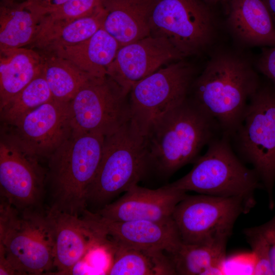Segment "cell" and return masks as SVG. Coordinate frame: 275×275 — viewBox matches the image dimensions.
<instances>
[{"label":"cell","instance_id":"1","mask_svg":"<svg viewBox=\"0 0 275 275\" xmlns=\"http://www.w3.org/2000/svg\"><path fill=\"white\" fill-rule=\"evenodd\" d=\"M261 83L247 60L223 51L214 54L195 78L189 97L216 120L222 135L230 139Z\"/></svg>","mask_w":275,"mask_h":275},{"label":"cell","instance_id":"2","mask_svg":"<svg viewBox=\"0 0 275 275\" xmlns=\"http://www.w3.org/2000/svg\"><path fill=\"white\" fill-rule=\"evenodd\" d=\"M222 134L216 120L188 96L156 120L144 136L150 168L170 176L194 162L203 148Z\"/></svg>","mask_w":275,"mask_h":275},{"label":"cell","instance_id":"3","mask_svg":"<svg viewBox=\"0 0 275 275\" xmlns=\"http://www.w3.org/2000/svg\"><path fill=\"white\" fill-rule=\"evenodd\" d=\"M105 135L74 133L48 158L49 209L79 216L86 209V190L101 159Z\"/></svg>","mask_w":275,"mask_h":275},{"label":"cell","instance_id":"4","mask_svg":"<svg viewBox=\"0 0 275 275\" xmlns=\"http://www.w3.org/2000/svg\"><path fill=\"white\" fill-rule=\"evenodd\" d=\"M0 255L17 274H43L53 268L54 240L46 212L19 210L2 200Z\"/></svg>","mask_w":275,"mask_h":275},{"label":"cell","instance_id":"5","mask_svg":"<svg viewBox=\"0 0 275 275\" xmlns=\"http://www.w3.org/2000/svg\"><path fill=\"white\" fill-rule=\"evenodd\" d=\"M149 161L145 138L131 119L105 136L102 155L96 175L88 187L86 204H107L145 175Z\"/></svg>","mask_w":275,"mask_h":275},{"label":"cell","instance_id":"6","mask_svg":"<svg viewBox=\"0 0 275 275\" xmlns=\"http://www.w3.org/2000/svg\"><path fill=\"white\" fill-rule=\"evenodd\" d=\"M185 176L168 184L185 191L221 197H241L255 201L254 193L262 184L256 173L246 167L234 151L230 139L222 134L193 162Z\"/></svg>","mask_w":275,"mask_h":275},{"label":"cell","instance_id":"7","mask_svg":"<svg viewBox=\"0 0 275 275\" xmlns=\"http://www.w3.org/2000/svg\"><path fill=\"white\" fill-rule=\"evenodd\" d=\"M242 161L253 166L273 208L275 183V87L268 80L251 97L242 122L230 139Z\"/></svg>","mask_w":275,"mask_h":275},{"label":"cell","instance_id":"8","mask_svg":"<svg viewBox=\"0 0 275 275\" xmlns=\"http://www.w3.org/2000/svg\"><path fill=\"white\" fill-rule=\"evenodd\" d=\"M147 19L150 35L166 40L182 59L203 51L215 33L201 0H151Z\"/></svg>","mask_w":275,"mask_h":275},{"label":"cell","instance_id":"9","mask_svg":"<svg viewBox=\"0 0 275 275\" xmlns=\"http://www.w3.org/2000/svg\"><path fill=\"white\" fill-rule=\"evenodd\" d=\"M195 78L194 67L180 60L132 86L129 93L131 121L142 135L159 118L188 97Z\"/></svg>","mask_w":275,"mask_h":275},{"label":"cell","instance_id":"10","mask_svg":"<svg viewBox=\"0 0 275 275\" xmlns=\"http://www.w3.org/2000/svg\"><path fill=\"white\" fill-rule=\"evenodd\" d=\"M255 203L241 197L186 195L176 206L172 217L183 243L228 239L237 218Z\"/></svg>","mask_w":275,"mask_h":275},{"label":"cell","instance_id":"11","mask_svg":"<svg viewBox=\"0 0 275 275\" xmlns=\"http://www.w3.org/2000/svg\"><path fill=\"white\" fill-rule=\"evenodd\" d=\"M129 93L108 75L91 79L70 101L72 132L117 131L131 119Z\"/></svg>","mask_w":275,"mask_h":275},{"label":"cell","instance_id":"12","mask_svg":"<svg viewBox=\"0 0 275 275\" xmlns=\"http://www.w3.org/2000/svg\"><path fill=\"white\" fill-rule=\"evenodd\" d=\"M81 217L97 244L111 248H124L174 252L182 243L172 217L163 221H112L87 209Z\"/></svg>","mask_w":275,"mask_h":275},{"label":"cell","instance_id":"13","mask_svg":"<svg viewBox=\"0 0 275 275\" xmlns=\"http://www.w3.org/2000/svg\"><path fill=\"white\" fill-rule=\"evenodd\" d=\"M44 174L38 158L10 134L1 136L0 185L3 200L19 210L41 209Z\"/></svg>","mask_w":275,"mask_h":275},{"label":"cell","instance_id":"14","mask_svg":"<svg viewBox=\"0 0 275 275\" xmlns=\"http://www.w3.org/2000/svg\"><path fill=\"white\" fill-rule=\"evenodd\" d=\"M11 135L26 151L48 158L72 133L70 101L52 99L11 126Z\"/></svg>","mask_w":275,"mask_h":275},{"label":"cell","instance_id":"15","mask_svg":"<svg viewBox=\"0 0 275 275\" xmlns=\"http://www.w3.org/2000/svg\"><path fill=\"white\" fill-rule=\"evenodd\" d=\"M183 59L166 40L149 35L121 46L107 68L109 76L126 91L166 63Z\"/></svg>","mask_w":275,"mask_h":275},{"label":"cell","instance_id":"16","mask_svg":"<svg viewBox=\"0 0 275 275\" xmlns=\"http://www.w3.org/2000/svg\"><path fill=\"white\" fill-rule=\"evenodd\" d=\"M186 192L168 185L151 189L136 184L95 213L112 221H166L172 218L176 206L186 196Z\"/></svg>","mask_w":275,"mask_h":275},{"label":"cell","instance_id":"17","mask_svg":"<svg viewBox=\"0 0 275 275\" xmlns=\"http://www.w3.org/2000/svg\"><path fill=\"white\" fill-rule=\"evenodd\" d=\"M46 214L53 236V267L57 274H71L89 249L97 243L79 216L49 209Z\"/></svg>","mask_w":275,"mask_h":275},{"label":"cell","instance_id":"18","mask_svg":"<svg viewBox=\"0 0 275 275\" xmlns=\"http://www.w3.org/2000/svg\"><path fill=\"white\" fill-rule=\"evenodd\" d=\"M227 24L241 43L275 46V27L264 0H232Z\"/></svg>","mask_w":275,"mask_h":275},{"label":"cell","instance_id":"19","mask_svg":"<svg viewBox=\"0 0 275 275\" xmlns=\"http://www.w3.org/2000/svg\"><path fill=\"white\" fill-rule=\"evenodd\" d=\"M151 0H106L102 28L120 47L150 35L147 15Z\"/></svg>","mask_w":275,"mask_h":275},{"label":"cell","instance_id":"20","mask_svg":"<svg viewBox=\"0 0 275 275\" xmlns=\"http://www.w3.org/2000/svg\"><path fill=\"white\" fill-rule=\"evenodd\" d=\"M44 57L30 47L0 52V109L42 72Z\"/></svg>","mask_w":275,"mask_h":275},{"label":"cell","instance_id":"21","mask_svg":"<svg viewBox=\"0 0 275 275\" xmlns=\"http://www.w3.org/2000/svg\"><path fill=\"white\" fill-rule=\"evenodd\" d=\"M120 47L119 43L101 28L81 43L59 47L43 54L64 58L91 76L103 77L107 75V68Z\"/></svg>","mask_w":275,"mask_h":275},{"label":"cell","instance_id":"22","mask_svg":"<svg viewBox=\"0 0 275 275\" xmlns=\"http://www.w3.org/2000/svg\"><path fill=\"white\" fill-rule=\"evenodd\" d=\"M228 240L217 239L195 243L182 242L174 252L169 254L176 274L220 273L225 261Z\"/></svg>","mask_w":275,"mask_h":275},{"label":"cell","instance_id":"23","mask_svg":"<svg viewBox=\"0 0 275 275\" xmlns=\"http://www.w3.org/2000/svg\"><path fill=\"white\" fill-rule=\"evenodd\" d=\"M41 19L24 1H1L0 52L29 46L38 32Z\"/></svg>","mask_w":275,"mask_h":275},{"label":"cell","instance_id":"24","mask_svg":"<svg viewBox=\"0 0 275 275\" xmlns=\"http://www.w3.org/2000/svg\"><path fill=\"white\" fill-rule=\"evenodd\" d=\"M110 275L176 274L172 261L163 251L114 248Z\"/></svg>","mask_w":275,"mask_h":275},{"label":"cell","instance_id":"25","mask_svg":"<svg viewBox=\"0 0 275 275\" xmlns=\"http://www.w3.org/2000/svg\"><path fill=\"white\" fill-rule=\"evenodd\" d=\"M42 54L44 57L42 73L54 99L70 101L85 85L95 77L68 60L54 54Z\"/></svg>","mask_w":275,"mask_h":275},{"label":"cell","instance_id":"26","mask_svg":"<svg viewBox=\"0 0 275 275\" xmlns=\"http://www.w3.org/2000/svg\"><path fill=\"white\" fill-rule=\"evenodd\" d=\"M107 14L105 7L95 13L75 19L50 33L28 47L47 53L61 47L81 43L102 28Z\"/></svg>","mask_w":275,"mask_h":275},{"label":"cell","instance_id":"27","mask_svg":"<svg viewBox=\"0 0 275 275\" xmlns=\"http://www.w3.org/2000/svg\"><path fill=\"white\" fill-rule=\"evenodd\" d=\"M52 99L42 72L0 109L1 121L13 126L25 114Z\"/></svg>","mask_w":275,"mask_h":275},{"label":"cell","instance_id":"28","mask_svg":"<svg viewBox=\"0 0 275 275\" xmlns=\"http://www.w3.org/2000/svg\"><path fill=\"white\" fill-rule=\"evenodd\" d=\"M106 0H67L60 8L43 17L34 41H38L62 26L90 15L104 7Z\"/></svg>","mask_w":275,"mask_h":275},{"label":"cell","instance_id":"29","mask_svg":"<svg viewBox=\"0 0 275 275\" xmlns=\"http://www.w3.org/2000/svg\"><path fill=\"white\" fill-rule=\"evenodd\" d=\"M244 234L254 257V274H273L268 242L259 226L246 229Z\"/></svg>","mask_w":275,"mask_h":275},{"label":"cell","instance_id":"30","mask_svg":"<svg viewBox=\"0 0 275 275\" xmlns=\"http://www.w3.org/2000/svg\"><path fill=\"white\" fill-rule=\"evenodd\" d=\"M257 67L275 87V46L263 49Z\"/></svg>","mask_w":275,"mask_h":275},{"label":"cell","instance_id":"31","mask_svg":"<svg viewBox=\"0 0 275 275\" xmlns=\"http://www.w3.org/2000/svg\"><path fill=\"white\" fill-rule=\"evenodd\" d=\"M67 0H24L26 6L42 18L60 8Z\"/></svg>","mask_w":275,"mask_h":275},{"label":"cell","instance_id":"32","mask_svg":"<svg viewBox=\"0 0 275 275\" xmlns=\"http://www.w3.org/2000/svg\"><path fill=\"white\" fill-rule=\"evenodd\" d=\"M269 248L272 269L275 274V215L267 223L259 226Z\"/></svg>","mask_w":275,"mask_h":275},{"label":"cell","instance_id":"33","mask_svg":"<svg viewBox=\"0 0 275 275\" xmlns=\"http://www.w3.org/2000/svg\"><path fill=\"white\" fill-rule=\"evenodd\" d=\"M275 27V0H264Z\"/></svg>","mask_w":275,"mask_h":275},{"label":"cell","instance_id":"34","mask_svg":"<svg viewBox=\"0 0 275 275\" xmlns=\"http://www.w3.org/2000/svg\"><path fill=\"white\" fill-rule=\"evenodd\" d=\"M1 1H18V2H20V0H1Z\"/></svg>","mask_w":275,"mask_h":275},{"label":"cell","instance_id":"35","mask_svg":"<svg viewBox=\"0 0 275 275\" xmlns=\"http://www.w3.org/2000/svg\"><path fill=\"white\" fill-rule=\"evenodd\" d=\"M202 1V0H201ZM205 1H207V2H210V1H215V0H204Z\"/></svg>","mask_w":275,"mask_h":275}]
</instances>
